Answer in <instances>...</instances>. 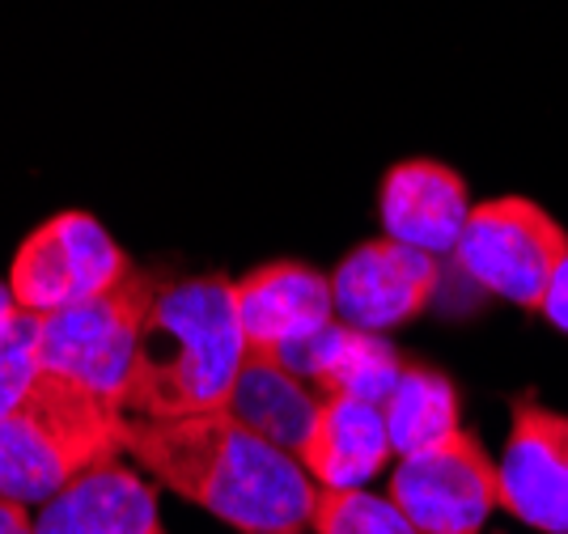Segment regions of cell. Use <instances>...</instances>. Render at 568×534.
Here are the masks:
<instances>
[{
    "mask_svg": "<svg viewBox=\"0 0 568 534\" xmlns=\"http://www.w3.org/2000/svg\"><path fill=\"white\" fill-rule=\"evenodd\" d=\"M123 454L158 488L242 534L310 526L314 480L288 450L260 437L225 407L162 420L132 416Z\"/></svg>",
    "mask_w": 568,
    "mask_h": 534,
    "instance_id": "6da1fadb",
    "label": "cell"
},
{
    "mask_svg": "<svg viewBox=\"0 0 568 534\" xmlns=\"http://www.w3.org/2000/svg\"><path fill=\"white\" fill-rule=\"evenodd\" d=\"M467 212H471L467 179L454 165L407 158L382 174L378 216L382 233L395 242H407L428 255H446L467 225Z\"/></svg>",
    "mask_w": 568,
    "mask_h": 534,
    "instance_id": "8fae6325",
    "label": "cell"
},
{
    "mask_svg": "<svg viewBox=\"0 0 568 534\" xmlns=\"http://www.w3.org/2000/svg\"><path fill=\"white\" fill-rule=\"evenodd\" d=\"M390 459L395 445L386 433L382 403L348 395L318 399L306 442L297 450V463L314 480V488H365Z\"/></svg>",
    "mask_w": 568,
    "mask_h": 534,
    "instance_id": "7c38bea8",
    "label": "cell"
},
{
    "mask_svg": "<svg viewBox=\"0 0 568 534\" xmlns=\"http://www.w3.org/2000/svg\"><path fill=\"white\" fill-rule=\"evenodd\" d=\"M237 319L246 352L284 356L335 323L332 272H318L297 259H272L234 280Z\"/></svg>",
    "mask_w": 568,
    "mask_h": 534,
    "instance_id": "30bf717a",
    "label": "cell"
},
{
    "mask_svg": "<svg viewBox=\"0 0 568 534\" xmlns=\"http://www.w3.org/2000/svg\"><path fill=\"white\" fill-rule=\"evenodd\" d=\"M500 510L539 534H568V412L535 395L509 403V437L497 459Z\"/></svg>",
    "mask_w": 568,
    "mask_h": 534,
    "instance_id": "ba28073f",
    "label": "cell"
},
{
    "mask_svg": "<svg viewBox=\"0 0 568 534\" xmlns=\"http://www.w3.org/2000/svg\"><path fill=\"white\" fill-rule=\"evenodd\" d=\"M288 370L306 382L310 391L323 395H348L382 403L390 395L395 377L403 370V356L395 344H386L378 331H361L348 323H327L314 340L297 344L293 352L281 356Z\"/></svg>",
    "mask_w": 568,
    "mask_h": 534,
    "instance_id": "5bb4252c",
    "label": "cell"
},
{
    "mask_svg": "<svg viewBox=\"0 0 568 534\" xmlns=\"http://www.w3.org/2000/svg\"><path fill=\"white\" fill-rule=\"evenodd\" d=\"M39 534H170L158 513V484L141 466L102 463L72 480L34 513Z\"/></svg>",
    "mask_w": 568,
    "mask_h": 534,
    "instance_id": "4fadbf2b",
    "label": "cell"
},
{
    "mask_svg": "<svg viewBox=\"0 0 568 534\" xmlns=\"http://www.w3.org/2000/svg\"><path fill=\"white\" fill-rule=\"evenodd\" d=\"M128 412L55 370L39 377L0 416V496L43 505L72 480L128 450Z\"/></svg>",
    "mask_w": 568,
    "mask_h": 534,
    "instance_id": "3957f363",
    "label": "cell"
},
{
    "mask_svg": "<svg viewBox=\"0 0 568 534\" xmlns=\"http://www.w3.org/2000/svg\"><path fill=\"white\" fill-rule=\"evenodd\" d=\"M43 370V319L18 310V319L0 335V416L30 391Z\"/></svg>",
    "mask_w": 568,
    "mask_h": 534,
    "instance_id": "ac0fdd59",
    "label": "cell"
},
{
    "mask_svg": "<svg viewBox=\"0 0 568 534\" xmlns=\"http://www.w3.org/2000/svg\"><path fill=\"white\" fill-rule=\"evenodd\" d=\"M382 416L395 454H416L463 429V395L454 377L428 361H403L390 395L382 399Z\"/></svg>",
    "mask_w": 568,
    "mask_h": 534,
    "instance_id": "2e32d148",
    "label": "cell"
},
{
    "mask_svg": "<svg viewBox=\"0 0 568 534\" xmlns=\"http://www.w3.org/2000/svg\"><path fill=\"white\" fill-rule=\"evenodd\" d=\"M442 289V263L395 238H369L332 272L335 319L361 331H395L420 319Z\"/></svg>",
    "mask_w": 568,
    "mask_h": 534,
    "instance_id": "9c48e42d",
    "label": "cell"
},
{
    "mask_svg": "<svg viewBox=\"0 0 568 534\" xmlns=\"http://www.w3.org/2000/svg\"><path fill=\"white\" fill-rule=\"evenodd\" d=\"M18 319V302H13V293H9V284L0 280V335H4V326Z\"/></svg>",
    "mask_w": 568,
    "mask_h": 534,
    "instance_id": "44dd1931",
    "label": "cell"
},
{
    "mask_svg": "<svg viewBox=\"0 0 568 534\" xmlns=\"http://www.w3.org/2000/svg\"><path fill=\"white\" fill-rule=\"evenodd\" d=\"M272 534H302V531H272Z\"/></svg>",
    "mask_w": 568,
    "mask_h": 534,
    "instance_id": "7402d4cb",
    "label": "cell"
},
{
    "mask_svg": "<svg viewBox=\"0 0 568 534\" xmlns=\"http://www.w3.org/2000/svg\"><path fill=\"white\" fill-rule=\"evenodd\" d=\"M314 534H420L390 496L365 488H314Z\"/></svg>",
    "mask_w": 568,
    "mask_h": 534,
    "instance_id": "e0dca14e",
    "label": "cell"
},
{
    "mask_svg": "<svg viewBox=\"0 0 568 534\" xmlns=\"http://www.w3.org/2000/svg\"><path fill=\"white\" fill-rule=\"evenodd\" d=\"M242 365L246 335L237 319L234 280L225 272L170 284L158 280L123 407L141 420L221 412L234 395Z\"/></svg>",
    "mask_w": 568,
    "mask_h": 534,
    "instance_id": "7a4b0ae2",
    "label": "cell"
},
{
    "mask_svg": "<svg viewBox=\"0 0 568 534\" xmlns=\"http://www.w3.org/2000/svg\"><path fill=\"white\" fill-rule=\"evenodd\" d=\"M539 314H544V319L556 326V331H565V335H568V259L560 263V268H556V276H551V284H547Z\"/></svg>",
    "mask_w": 568,
    "mask_h": 534,
    "instance_id": "d6986e66",
    "label": "cell"
},
{
    "mask_svg": "<svg viewBox=\"0 0 568 534\" xmlns=\"http://www.w3.org/2000/svg\"><path fill=\"white\" fill-rule=\"evenodd\" d=\"M0 534H39L34 510L13 501V496H0Z\"/></svg>",
    "mask_w": 568,
    "mask_h": 534,
    "instance_id": "ffe728a7",
    "label": "cell"
},
{
    "mask_svg": "<svg viewBox=\"0 0 568 534\" xmlns=\"http://www.w3.org/2000/svg\"><path fill=\"white\" fill-rule=\"evenodd\" d=\"M314 407H318V395L306 382L288 370L281 356H263V352H246L234 395L225 403V412H234L246 429H255L272 445L288 450L293 459L306 442Z\"/></svg>",
    "mask_w": 568,
    "mask_h": 534,
    "instance_id": "9a60e30c",
    "label": "cell"
},
{
    "mask_svg": "<svg viewBox=\"0 0 568 534\" xmlns=\"http://www.w3.org/2000/svg\"><path fill=\"white\" fill-rule=\"evenodd\" d=\"M454 259L479 289L539 314L547 284L568 259V230L526 195H497L471 204Z\"/></svg>",
    "mask_w": 568,
    "mask_h": 534,
    "instance_id": "277c9868",
    "label": "cell"
},
{
    "mask_svg": "<svg viewBox=\"0 0 568 534\" xmlns=\"http://www.w3.org/2000/svg\"><path fill=\"white\" fill-rule=\"evenodd\" d=\"M390 501L420 534H479L500 510L497 463L475 433L458 429L390 471Z\"/></svg>",
    "mask_w": 568,
    "mask_h": 534,
    "instance_id": "52a82bcc",
    "label": "cell"
},
{
    "mask_svg": "<svg viewBox=\"0 0 568 534\" xmlns=\"http://www.w3.org/2000/svg\"><path fill=\"white\" fill-rule=\"evenodd\" d=\"M153 293H158V280L132 268L111 289L48 314L43 319V365L123 403Z\"/></svg>",
    "mask_w": 568,
    "mask_h": 534,
    "instance_id": "5b68a950",
    "label": "cell"
},
{
    "mask_svg": "<svg viewBox=\"0 0 568 534\" xmlns=\"http://www.w3.org/2000/svg\"><path fill=\"white\" fill-rule=\"evenodd\" d=\"M136 263L119 246L111 230L81 209H64L22 238L9 263V293L18 310L48 319L55 310L94 298L128 276Z\"/></svg>",
    "mask_w": 568,
    "mask_h": 534,
    "instance_id": "8992f818",
    "label": "cell"
}]
</instances>
